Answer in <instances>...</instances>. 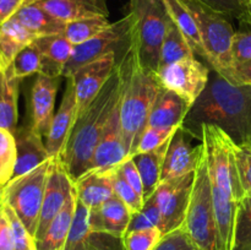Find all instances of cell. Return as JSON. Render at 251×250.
<instances>
[{
    "instance_id": "cell-1",
    "label": "cell",
    "mask_w": 251,
    "mask_h": 250,
    "mask_svg": "<svg viewBox=\"0 0 251 250\" xmlns=\"http://www.w3.org/2000/svg\"><path fill=\"white\" fill-rule=\"evenodd\" d=\"M134 31V29H132ZM132 55V33L114 71L98 95L76 119L68 142L59 156L73 183L90 171L91 162L113 110L120 102Z\"/></svg>"
},
{
    "instance_id": "cell-2",
    "label": "cell",
    "mask_w": 251,
    "mask_h": 250,
    "mask_svg": "<svg viewBox=\"0 0 251 250\" xmlns=\"http://www.w3.org/2000/svg\"><path fill=\"white\" fill-rule=\"evenodd\" d=\"M205 124L222 129L237 145L251 142V86L232 83L211 70L207 86L191 105L183 126L201 140Z\"/></svg>"
},
{
    "instance_id": "cell-3",
    "label": "cell",
    "mask_w": 251,
    "mask_h": 250,
    "mask_svg": "<svg viewBox=\"0 0 251 250\" xmlns=\"http://www.w3.org/2000/svg\"><path fill=\"white\" fill-rule=\"evenodd\" d=\"M161 88L156 71L150 70L140 60L139 44L132 31L131 63L120 100V122L129 157L136 152L140 139L147 127L152 105Z\"/></svg>"
},
{
    "instance_id": "cell-4",
    "label": "cell",
    "mask_w": 251,
    "mask_h": 250,
    "mask_svg": "<svg viewBox=\"0 0 251 250\" xmlns=\"http://www.w3.org/2000/svg\"><path fill=\"white\" fill-rule=\"evenodd\" d=\"M181 1L195 19L207 54L208 66L230 82L234 70L232 46L235 33L230 20L200 0Z\"/></svg>"
},
{
    "instance_id": "cell-5",
    "label": "cell",
    "mask_w": 251,
    "mask_h": 250,
    "mask_svg": "<svg viewBox=\"0 0 251 250\" xmlns=\"http://www.w3.org/2000/svg\"><path fill=\"white\" fill-rule=\"evenodd\" d=\"M184 227L200 250H221L212 198V181L206 163L205 151L195 169L190 203Z\"/></svg>"
},
{
    "instance_id": "cell-6",
    "label": "cell",
    "mask_w": 251,
    "mask_h": 250,
    "mask_svg": "<svg viewBox=\"0 0 251 250\" xmlns=\"http://www.w3.org/2000/svg\"><path fill=\"white\" fill-rule=\"evenodd\" d=\"M201 142L203 145L211 181L225 190L233 200H242L244 191L238 173L235 142L228 136L227 132L211 124L201 126Z\"/></svg>"
},
{
    "instance_id": "cell-7",
    "label": "cell",
    "mask_w": 251,
    "mask_h": 250,
    "mask_svg": "<svg viewBox=\"0 0 251 250\" xmlns=\"http://www.w3.org/2000/svg\"><path fill=\"white\" fill-rule=\"evenodd\" d=\"M51 162L53 158L24 175L11 179L4 186V202L15 211L33 238L38 227Z\"/></svg>"
},
{
    "instance_id": "cell-8",
    "label": "cell",
    "mask_w": 251,
    "mask_h": 250,
    "mask_svg": "<svg viewBox=\"0 0 251 250\" xmlns=\"http://www.w3.org/2000/svg\"><path fill=\"white\" fill-rule=\"evenodd\" d=\"M130 12L134 15L140 60L146 68L157 73L169 20L166 5L163 0H130Z\"/></svg>"
},
{
    "instance_id": "cell-9",
    "label": "cell",
    "mask_w": 251,
    "mask_h": 250,
    "mask_svg": "<svg viewBox=\"0 0 251 250\" xmlns=\"http://www.w3.org/2000/svg\"><path fill=\"white\" fill-rule=\"evenodd\" d=\"M132 29H134V15L129 12L117 22H110L109 26L97 36L74 47L73 54L64 68L63 77H71L81 66L98 58H102L112 51L117 53V49L120 44L127 43L131 37Z\"/></svg>"
},
{
    "instance_id": "cell-10",
    "label": "cell",
    "mask_w": 251,
    "mask_h": 250,
    "mask_svg": "<svg viewBox=\"0 0 251 250\" xmlns=\"http://www.w3.org/2000/svg\"><path fill=\"white\" fill-rule=\"evenodd\" d=\"M212 69L195 55L164 66L157 71L162 87L171 90L191 105L206 88Z\"/></svg>"
},
{
    "instance_id": "cell-11",
    "label": "cell",
    "mask_w": 251,
    "mask_h": 250,
    "mask_svg": "<svg viewBox=\"0 0 251 250\" xmlns=\"http://www.w3.org/2000/svg\"><path fill=\"white\" fill-rule=\"evenodd\" d=\"M195 172L176 179L162 181L153 196L161 211L162 235L181 227L185 222L186 212L190 203Z\"/></svg>"
},
{
    "instance_id": "cell-12",
    "label": "cell",
    "mask_w": 251,
    "mask_h": 250,
    "mask_svg": "<svg viewBox=\"0 0 251 250\" xmlns=\"http://www.w3.org/2000/svg\"><path fill=\"white\" fill-rule=\"evenodd\" d=\"M194 139L195 136L183 124L176 130L167 150L161 183L195 172L203 152V145L201 142L195 146L193 145Z\"/></svg>"
},
{
    "instance_id": "cell-13",
    "label": "cell",
    "mask_w": 251,
    "mask_h": 250,
    "mask_svg": "<svg viewBox=\"0 0 251 250\" xmlns=\"http://www.w3.org/2000/svg\"><path fill=\"white\" fill-rule=\"evenodd\" d=\"M73 189L74 183L69 176L65 166L59 157H55L51 162L50 172H49L48 181H47L34 242L43 237L51 221L60 212V210L68 201Z\"/></svg>"
},
{
    "instance_id": "cell-14",
    "label": "cell",
    "mask_w": 251,
    "mask_h": 250,
    "mask_svg": "<svg viewBox=\"0 0 251 250\" xmlns=\"http://www.w3.org/2000/svg\"><path fill=\"white\" fill-rule=\"evenodd\" d=\"M117 61V53L112 51L81 66L71 76L77 100V117L102 90L114 71Z\"/></svg>"
},
{
    "instance_id": "cell-15",
    "label": "cell",
    "mask_w": 251,
    "mask_h": 250,
    "mask_svg": "<svg viewBox=\"0 0 251 250\" xmlns=\"http://www.w3.org/2000/svg\"><path fill=\"white\" fill-rule=\"evenodd\" d=\"M77 198V196H76ZM64 250H125L123 238L93 230L90 210L77 200L75 217Z\"/></svg>"
},
{
    "instance_id": "cell-16",
    "label": "cell",
    "mask_w": 251,
    "mask_h": 250,
    "mask_svg": "<svg viewBox=\"0 0 251 250\" xmlns=\"http://www.w3.org/2000/svg\"><path fill=\"white\" fill-rule=\"evenodd\" d=\"M126 158H129V153L123 135L119 102L113 110L102 137L98 142L88 172L110 171L120 166Z\"/></svg>"
},
{
    "instance_id": "cell-17",
    "label": "cell",
    "mask_w": 251,
    "mask_h": 250,
    "mask_svg": "<svg viewBox=\"0 0 251 250\" xmlns=\"http://www.w3.org/2000/svg\"><path fill=\"white\" fill-rule=\"evenodd\" d=\"M77 119V100L75 85L71 77L66 78L65 91L58 112L54 114L50 127L46 136V147L50 158L59 157L68 142Z\"/></svg>"
},
{
    "instance_id": "cell-18",
    "label": "cell",
    "mask_w": 251,
    "mask_h": 250,
    "mask_svg": "<svg viewBox=\"0 0 251 250\" xmlns=\"http://www.w3.org/2000/svg\"><path fill=\"white\" fill-rule=\"evenodd\" d=\"M59 78L49 77L43 74H37L31 90V126L46 137L54 118L56 92L59 87Z\"/></svg>"
},
{
    "instance_id": "cell-19",
    "label": "cell",
    "mask_w": 251,
    "mask_h": 250,
    "mask_svg": "<svg viewBox=\"0 0 251 250\" xmlns=\"http://www.w3.org/2000/svg\"><path fill=\"white\" fill-rule=\"evenodd\" d=\"M14 135L16 140V163L11 179L24 175L50 159L43 137L31 125L17 127Z\"/></svg>"
},
{
    "instance_id": "cell-20",
    "label": "cell",
    "mask_w": 251,
    "mask_h": 250,
    "mask_svg": "<svg viewBox=\"0 0 251 250\" xmlns=\"http://www.w3.org/2000/svg\"><path fill=\"white\" fill-rule=\"evenodd\" d=\"M191 104L176 92L162 87L152 105L147 126L156 129H178L183 124Z\"/></svg>"
},
{
    "instance_id": "cell-21",
    "label": "cell",
    "mask_w": 251,
    "mask_h": 250,
    "mask_svg": "<svg viewBox=\"0 0 251 250\" xmlns=\"http://www.w3.org/2000/svg\"><path fill=\"white\" fill-rule=\"evenodd\" d=\"M132 212L117 196L105 201L102 206L90 211V225L93 230L124 237Z\"/></svg>"
},
{
    "instance_id": "cell-22",
    "label": "cell",
    "mask_w": 251,
    "mask_h": 250,
    "mask_svg": "<svg viewBox=\"0 0 251 250\" xmlns=\"http://www.w3.org/2000/svg\"><path fill=\"white\" fill-rule=\"evenodd\" d=\"M32 4L43 7L49 14L66 24L86 17H108L109 15L105 0H36Z\"/></svg>"
},
{
    "instance_id": "cell-23",
    "label": "cell",
    "mask_w": 251,
    "mask_h": 250,
    "mask_svg": "<svg viewBox=\"0 0 251 250\" xmlns=\"http://www.w3.org/2000/svg\"><path fill=\"white\" fill-rule=\"evenodd\" d=\"M34 43L42 55V69L39 74L49 77H61L75 46L64 34L38 37Z\"/></svg>"
},
{
    "instance_id": "cell-24",
    "label": "cell",
    "mask_w": 251,
    "mask_h": 250,
    "mask_svg": "<svg viewBox=\"0 0 251 250\" xmlns=\"http://www.w3.org/2000/svg\"><path fill=\"white\" fill-rule=\"evenodd\" d=\"M77 200L90 211L96 210L114 196L112 169L104 172H88L74 183Z\"/></svg>"
},
{
    "instance_id": "cell-25",
    "label": "cell",
    "mask_w": 251,
    "mask_h": 250,
    "mask_svg": "<svg viewBox=\"0 0 251 250\" xmlns=\"http://www.w3.org/2000/svg\"><path fill=\"white\" fill-rule=\"evenodd\" d=\"M76 203H77V198L74 186L68 201L60 212L51 221L43 237L34 242L36 250H64L75 217Z\"/></svg>"
},
{
    "instance_id": "cell-26",
    "label": "cell",
    "mask_w": 251,
    "mask_h": 250,
    "mask_svg": "<svg viewBox=\"0 0 251 250\" xmlns=\"http://www.w3.org/2000/svg\"><path fill=\"white\" fill-rule=\"evenodd\" d=\"M213 208L221 250H233L238 202L212 183Z\"/></svg>"
},
{
    "instance_id": "cell-27",
    "label": "cell",
    "mask_w": 251,
    "mask_h": 250,
    "mask_svg": "<svg viewBox=\"0 0 251 250\" xmlns=\"http://www.w3.org/2000/svg\"><path fill=\"white\" fill-rule=\"evenodd\" d=\"M36 39L37 37L15 17L4 22L0 26V71L7 70L19 51Z\"/></svg>"
},
{
    "instance_id": "cell-28",
    "label": "cell",
    "mask_w": 251,
    "mask_h": 250,
    "mask_svg": "<svg viewBox=\"0 0 251 250\" xmlns=\"http://www.w3.org/2000/svg\"><path fill=\"white\" fill-rule=\"evenodd\" d=\"M12 17L24 25L37 38L51 34H63L66 27V22L56 19L43 7L32 2H25Z\"/></svg>"
},
{
    "instance_id": "cell-29",
    "label": "cell",
    "mask_w": 251,
    "mask_h": 250,
    "mask_svg": "<svg viewBox=\"0 0 251 250\" xmlns=\"http://www.w3.org/2000/svg\"><path fill=\"white\" fill-rule=\"evenodd\" d=\"M171 139L152 151L132 156L135 164L140 172V175H141L142 184H144L145 201L153 195L154 191L161 184L162 169H163V163Z\"/></svg>"
},
{
    "instance_id": "cell-30",
    "label": "cell",
    "mask_w": 251,
    "mask_h": 250,
    "mask_svg": "<svg viewBox=\"0 0 251 250\" xmlns=\"http://www.w3.org/2000/svg\"><path fill=\"white\" fill-rule=\"evenodd\" d=\"M163 2L166 5L169 16L173 20L174 24L178 26V28L180 29L183 36L185 37L189 46L193 49L194 54L202 58L207 64V54H206L202 41H201L199 27L188 7L183 4L181 0H163Z\"/></svg>"
},
{
    "instance_id": "cell-31",
    "label": "cell",
    "mask_w": 251,
    "mask_h": 250,
    "mask_svg": "<svg viewBox=\"0 0 251 250\" xmlns=\"http://www.w3.org/2000/svg\"><path fill=\"white\" fill-rule=\"evenodd\" d=\"M19 78L15 77L10 69L0 71V127L15 132L17 129V100H19Z\"/></svg>"
},
{
    "instance_id": "cell-32",
    "label": "cell",
    "mask_w": 251,
    "mask_h": 250,
    "mask_svg": "<svg viewBox=\"0 0 251 250\" xmlns=\"http://www.w3.org/2000/svg\"><path fill=\"white\" fill-rule=\"evenodd\" d=\"M193 55H195V54H194L191 47L189 46L188 41L169 16L166 34H164L163 42H162L158 70L169 65V64H173L176 61Z\"/></svg>"
},
{
    "instance_id": "cell-33",
    "label": "cell",
    "mask_w": 251,
    "mask_h": 250,
    "mask_svg": "<svg viewBox=\"0 0 251 250\" xmlns=\"http://www.w3.org/2000/svg\"><path fill=\"white\" fill-rule=\"evenodd\" d=\"M109 25V20L105 16L86 17V19L68 22L63 34L74 46H77L97 36L98 33L104 31Z\"/></svg>"
},
{
    "instance_id": "cell-34",
    "label": "cell",
    "mask_w": 251,
    "mask_h": 250,
    "mask_svg": "<svg viewBox=\"0 0 251 250\" xmlns=\"http://www.w3.org/2000/svg\"><path fill=\"white\" fill-rule=\"evenodd\" d=\"M9 69L12 75L19 80L41 73L42 55L37 44L33 42L22 48L15 56Z\"/></svg>"
},
{
    "instance_id": "cell-35",
    "label": "cell",
    "mask_w": 251,
    "mask_h": 250,
    "mask_svg": "<svg viewBox=\"0 0 251 250\" xmlns=\"http://www.w3.org/2000/svg\"><path fill=\"white\" fill-rule=\"evenodd\" d=\"M233 250H251V195L238 202Z\"/></svg>"
},
{
    "instance_id": "cell-36",
    "label": "cell",
    "mask_w": 251,
    "mask_h": 250,
    "mask_svg": "<svg viewBox=\"0 0 251 250\" xmlns=\"http://www.w3.org/2000/svg\"><path fill=\"white\" fill-rule=\"evenodd\" d=\"M229 20H237L240 26H251V7L244 0H200Z\"/></svg>"
},
{
    "instance_id": "cell-37",
    "label": "cell",
    "mask_w": 251,
    "mask_h": 250,
    "mask_svg": "<svg viewBox=\"0 0 251 250\" xmlns=\"http://www.w3.org/2000/svg\"><path fill=\"white\" fill-rule=\"evenodd\" d=\"M112 184L114 195L117 196V198H119L120 200L129 207V210L131 211L132 215L141 210L145 201L137 195L136 191H135L134 189H132V186L127 183L124 174H123L122 169H120V166L112 169Z\"/></svg>"
},
{
    "instance_id": "cell-38",
    "label": "cell",
    "mask_w": 251,
    "mask_h": 250,
    "mask_svg": "<svg viewBox=\"0 0 251 250\" xmlns=\"http://www.w3.org/2000/svg\"><path fill=\"white\" fill-rule=\"evenodd\" d=\"M159 225H161V211H159L156 199L152 195L145 201L141 210L132 215L126 232L149 229L153 227L159 228Z\"/></svg>"
},
{
    "instance_id": "cell-39",
    "label": "cell",
    "mask_w": 251,
    "mask_h": 250,
    "mask_svg": "<svg viewBox=\"0 0 251 250\" xmlns=\"http://www.w3.org/2000/svg\"><path fill=\"white\" fill-rule=\"evenodd\" d=\"M162 232L159 228L153 227L149 229L131 230L123 237L125 250H152L161 240Z\"/></svg>"
},
{
    "instance_id": "cell-40",
    "label": "cell",
    "mask_w": 251,
    "mask_h": 250,
    "mask_svg": "<svg viewBox=\"0 0 251 250\" xmlns=\"http://www.w3.org/2000/svg\"><path fill=\"white\" fill-rule=\"evenodd\" d=\"M16 163V140L14 132L0 127V168L7 181L11 180Z\"/></svg>"
},
{
    "instance_id": "cell-41",
    "label": "cell",
    "mask_w": 251,
    "mask_h": 250,
    "mask_svg": "<svg viewBox=\"0 0 251 250\" xmlns=\"http://www.w3.org/2000/svg\"><path fill=\"white\" fill-rule=\"evenodd\" d=\"M152 250H200L184 225L162 235Z\"/></svg>"
},
{
    "instance_id": "cell-42",
    "label": "cell",
    "mask_w": 251,
    "mask_h": 250,
    "mask_svg": "<svg viewBox=\"0 0 251 250\" xmlns=\"http://www.w3.org/2000/svg\"><path fill=\"white\" fill-rule=\"evenodd\" d=\"M2 207L11 225L12 235H14V250H36L34 238L29 234L15 211L5 202H2Z\"/></svg>"
},
{
    "instance_id": "cell-43",
    "label": "cell",
    "mask_w": 251,
    "mask_h": 250,
    "mask_svg": "<svg viewBox=\"0 0 251 250\" xmlns=\"http://www.w3.org/2000/svg\"><path fill=\"white\" fill-rule=\"evenodd\" d=\"M232 55L234 70L251 61V26L242 27L234 33Z\"/></svg>"
},
{
    "instance_id": "cell-44",
    "label": "cell",
    "mask_w": 251,
    "mask_h": 250,
    "mask_svg": "<svg viewBox=\"0 0 251 250\" xmlns=\"http://www.w3.org/2000/svg\"><path fill=\"white\" fill-rule=\"evenodd\" d=\"M235 158L244 195H251V142L235 144Z\"/></svg>"
},
{
    "instance_id": "cell-45",
    "label": "cell",
    "mask_w": 251,
    "mask_h": 250,
    "mask_svg": "<svg viewBox=\"0 0 251 250\" xmlns=\"http://www.w3.org/2000/svg\"><path fill=\"white\" fill-rule=\"evenodd\" d=\"M176 130V129H156V127L147 126L140 139L135 154L145 153V152L152 151L159 147L173 136Z\"/></svg>"
},
{
    "instance_id": "cell-46",
    "label": "cell",
    "mask_w": 251,
    "mask_h": 250,
    "mask_svg": "<svg viewBox=\"0 0 251 250\" xmlns=\"http://www.w3.org/2000/svg\"><path fill=\"white\" fill-rule=\"evenodd\" d=\"M120 169H122L123 174H124L125 179L127 180V183L132 186L135 191L137 193V195L145 201L144 199V184H142L141 175H140V172L137 169L136 164H135L134 158L129 157V158L125 159L122 164H120Z\"/></svg>"
},
{
    "instance_id": "cell-47",
    "label": "cell",
    "mask_w": 251,
    "mask_h": 250,
    "mask_svg": "<svg viewBox=\"0 0 251 250\" xmlns=\"http://www.w3.org/2000/svg\"><path fill=\"white\" fill-rule=\"evenodd\" d=\"M0 250H14V235H12L11 225L2 205L0 206Z\"/></svg>"
},
{
    "instance_id": "cell-48",
    "label": "cell",
    "mask_w": 251,
    "mask_h": 250,
    "mask_svg": "<svg viewBox=\"0 0 251 250\" xmlns=\"http://www.w3.org/2000/svg\"><path fill=\"white\" fill-rule=\"evenodd\" d=\"M24 4L25 0H0V26L11 19Z\"/></svg>"
},
{
    "instance_id": "cell-49",
    "label": "cell",
    "mask_w": 251,
    "mask_h": 250,
    "mask_svg": "<svg viewBox=\"0 0 251 250\" xmlns=\"http://www.w3.org/2000/svg\"><path fill=\"white\" fill-rule=\"evenodd\" d=\"M230 82L251 86V61L233 71Z\"/></svg>"
},
{
    "instance_id": "cell-50",
    "label": "cell",
    "mask_w": 251,
    "mask_h": 250,
    "mask_svg": "<svg viewBox=\"0 0 251 250\" xmlns=\"http://www.w3.org/2000/svg\"><path fill=\"white\" fill-rule=\"evenodd\" d=\"M7 183H9V181H7L6 176H5V174H4V172H2V169L0 168V186H5Z\"/></svg>"
},
{
    "instance_id": "cell-51",
    "label": "cell",
    "mask_w": 251,
    "mask_h": 250,
    "mask_svg": "<svg viewBox=\"0 0 251 250\" xmlns=\"http://www.w3.org/2000/svg\"><path fill=\"white\" fill-rule=\"evenodd\" d=\"M4 202V186H0V206Z\"/></svg>"
},
{
    "instance_id": "cell-52",
    "label": "cell",
    "mask_w": 251,
    "mask_h": 250,
    "mask_svg": "<svg viewBox=\"0 0 251 250\" xmlns=\"http://www.w3.org/2000/svg\"><path fill=\"white\" fill-rule=\"evenodd\" d=\"M244 1H245V2H247V4H248V5H249V6L251 7V0H244Z\"/></svg>"
},
{
    "instance_id": "cell-53",
    "label": "cell",
    "mask_w": 251,
    "mask_h": 250,
    "mask_svg": "<svg viewBox=\"0 0 251 250\" xmlns=\"http://www.w3.org/2000/svg\"><path fill=\"white\" fill-rule=\"evenodd\" d=\"M36 0H25V2H34Z\"/></svg>"
}]
</instances>
